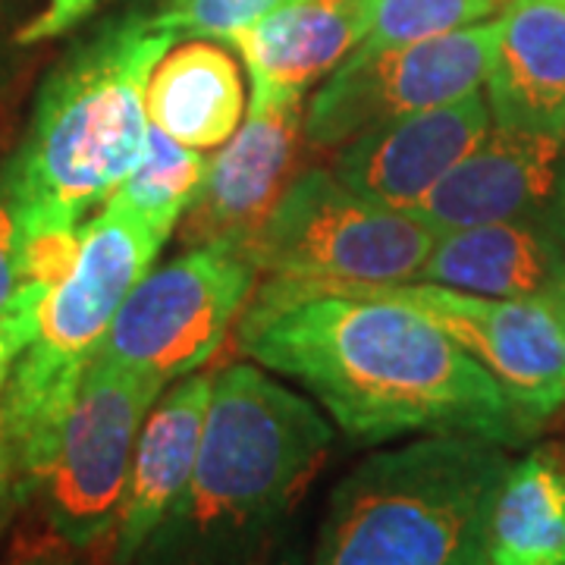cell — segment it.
<instances>
[{
	"label": "cell",
	"instance_id": "obj_14",
	"mask_svg": "<svg viewBox=\"0 0 565 565\" xmlns=\"http://www.w3.org/2000/svg\"><path fill=\"white\" fill-rule=\"evenodd\" d=\"M214 381L217 374H189L163 393L161 403L151 405L136 440L120 515L110 534L114 565L136 563L141 546L151 541L189 484L202 449Z\"/></svg>",
	"mask_w": 565,
	"mask_h": 565
},
{
	"label": "cell",
	"instance_id": "obj_17",
	"mask_svg": "<svg viewBox=\"0 0 565 565\" xmlns=\"http://www.w3.org/2000/svg\"><path fill=\"white\" fill-rule=\"evenodd\" d=\"M148 122L189 148H217L243 120L245 88L236 61L207 41L163 57L145 92Z\"/></svg>",
	"mask_w": 565,
	"mask_h": 565
},
{
	"label": "cell",
	"instance_id": "obj_4",
	"mask_svg": "<svg viewBox=\"0 0 565 565\" xmlns=\"http://www.w3.org/2000/svg\"><path fill=\"white\" fill-rule=\"evenodd\" d=\"M509 456L462 434L374 452L333 487L311 565H487Z\"/></svg>",
	"mask_w": 565,
	"mask_h": 565
},
{
	"label": "cell",
	"instance_id": "obj_26",
	"mask_svg": "<svg viewBox=\"0 0 565 565\" xmlns=\"http://www.w3.org/2000/svg\"><path fill=\"white\" fill-rule=\"evenodd\" d=\"M20 503V478H17V462L7 440L0 437V531L10 519V509Z\"/></svg>",
	"mask_w": 565,
	"mask_h": 565
},
{
	"label": "cell",
	"instance_id": "obj_19",
	"mask_svg": "<svg viewBox=\"0 0 565 565\" xmlns=\"http://www.w3.org/2000/svg\"><path fill=\"white\" fill-rule=\"evenodd\" d=\"M207 163L211 161L199 148L180 145L158 126H151L145 158L120 182L107 204L129 211L132 217L151 223L163 233H173L202 192Z\"/></svg>",
	"mask_w": 565,
	"mask_h": 565
},
{
	"label": "cell",
	"instance_id": "obj_15",
	"mask_svg": "<svg viewBox=\"0 0 565 565\" xmlns=\"http://www.w3.org/2000/svg\"><path fill=\"white\" fill-rule=\"evenodd\" d=\"M497 126L527 132L565 129V0H509L487 73Z\"/></svg>",
	"mask_w": 565,
	"mask_h": 565
},
{
	"label": "cell",
	"instance_id": "obj_22",
	"mask_svg": "<svg viewBox=\"0 0 565 565\" xmlns=\"http://www.w3.org/2000/svg\"><path fill=\"white\" fill-rule=\"evenodd\" d=\"M82 248L79 226H39V230H25L22 239V289H39L51 292L57 289L70 270L76 267Z\"/></svg>",
	"mask_w": 565,
	"mask_h": 565
},
{
	"label": "cell",
	"instance_id": "obj_24",
	"mask_svg": "<svg viewBox=\"0 0 565 565\" xmlns=\"http://www.w3.org/2000/svg\"><path fill=\"white\" fill-rule=\"evenodd\" d=\"M47 296L39 289H20L17 302L0 315V393L10 381L20 355L39 333V311Z\"/></svg>",
	"mask_w": 565,
	"mask_h": 565
},
{
	"label": "cell",
	"instance_id": "obj_23",
	"mask_svg": "<svg viewBox=\"0 0 565 565\" xmlns=\"http://www.w3.org/2000/svg\"><path fill=\"white\" fill-rule=\"evenodd\" d=\"M22 239H25V217L17 180H13V163H0V315L17 302L22 289L20 258Z\"/></svg>",
	"mask_w": 565,
	"mask_h": 565
},
{
	"label": "cell",
	"instance_id": "obj_16",
	"mask_svg": "<svg viewBox=\"0 0 565 565\" xmlns=\"http://www.w3.org/2000/svg\"><path fill=\"white\" fill-rule=\"evenodd\" d=\"M422 282L493 299H565V245L534 221H503L440 233Z\"/></svg>",
	"mask_w": 565,
	"mask_h": 565
},
{
	"label": "cell",
	"instance_id": "obj_11",
	"mask_svg": "<svg viewBox=\"0 0 565 565\" xmlns=\"http://www.w3.org/2000/svg\"><path fill=\"white\" fill-rule=\"evenodd\" d=\"M493 126L487 95L471 92L403 120L377 126L340 148L333 173L364 199L415 214L449 170L484 141Z\"/></svg>",
	"mask_w": 565,
	"mask_h": 565
},
{
	"label": "cell",
	"instance_id": "obj_5",
	"mask_svg": "<svg viewBox=\"0 0 565 565\" xmlns=\"http://www.w3.org/2000/svg\"><path fill=\"white\" fill-rule=\"evenodd\" d=\"M437 233L415 214L352 192L330 170H305L245 243V255L274 280L267 292L330 286L415 282Z\"/></svg>",
	"mask_w": 565,
	"mask_h": 565
},
{
	"label": "cell",
	"instance_id": "obj_25",
	"mask_svg": "<svg viewBox=\"0 0 565 565\" xmlns=\"http://www.w3.org/2000/svg\"><path fill=\"white\" fill-rule=\"evenodd\" d=\"M98 0H51L47 10L35 17L32 22H25L20 32H17V41L20 47L25 44H39V41L54 39V35H63L70 32L76 22H82L92 10H95Z\"/></svg>",
	"mask_w": 565,
	"mask_h": 565
},
{
	"label": "cell",
	"instance_id": "obj_12",
	"mask_svg": "<svg viewBox=\"0 0 565 565\" xmlns=\"http://www.w3.org/2000/svg\"><path fill=\"white\" fill-rule=\"evenodd\" d=\"M302 117V102L248 107V122L207 163L202 192L182 217V243L245 248L296 180Z\"/></svg>",
	"mask_w": 565,
	"mask_h": 565
},
{
	"label": "cell",
	"instance_id": "obj_21",
	"mask_svg": "<svg viewBox=\"0 0 565 565\" xmlns=\"http://www.w3.org/2000/svg\"><path fill=\"white\" fill-rule=\"evenodd\" d=\"M289 0H167L151 22L173 39H230Z\"/></svg>",
	"mask_w": 565,
	"mask_h": 565
},
{
	"label": "cell",
	"instance_id": "obj_13",
	"mask_svg": "<svg viewBox=\"0 0 565 565\" xmlns=\"http://www.w3.org/2000/svg\"><path fill=\"white\" fill-rule=\"evenodd\" d=\"M371 25V0H289L264 20L233 32L252 79V104H296L359 47Z\"/></svg>",
	"mask_w": 565,
	"mask_h": 565
},
{
	"label": "cell",
	"instance_id": "obj_7",
	"mask_svg": "<svg viewBox=\"0 0 565 565\" xmlns=\"http://www.w3.org/2000/svg\"><path fill=\"white\" fill-rule=\"evenodd\" d=\"M161 393L148 374L98 359L88 364L32 493L66 546L88 550L114 534L141 424Z\"/></svg>",
	"mask_w": 565,
	"mask_h": 565
},
{
	"label": "cell",
	"instance_id": "obj_6",
	"mask_svg": "<svg viewBox=\"0 0 565 565\" xmlns=\"http://www.w3.org/2000/svg\"><path fill=\"white\" fill-rule=\"evenodd\" d=\"M258 267L236 245H195L148 270L110 323L95 359L163 386L214 359L255 286Z\"/></svg>",
	"mask_w": 565,
	"mask_h": 565
},
{
	"label": "cell",
	"instance_id": "obj_18",
	"mask_svg": "<svg viewBox=\"0 0 565 565\" xmlns=\"http://www.w3.org/2000/svg\"><path fill=\"white\" fill-rule=\"evenodd\" d=\"M487 565H565V456L541 446L509 462L487 525Z\"/></svg>",
	"mask_w": 565,
	"mask_h": 565
},
{
	"label": "cell",
	"instance_id": "obj_8",
	"mask_svg": "<svg viewBox=\"0 0 565 565\" xmlns=\"http://www.w3.org/2000/svg\"><path fill=\"white\" fill-rule=\"evenodd\" d=\"M497 39L500 17L403 47H355L308 104L305 141L311 148H343L377 126L478 92L490 73Z\"/></svg>",
	"mask_w": 565,
	"mask_h": 565
},
{
	"label": "cell",
	"instance_id": "obj_9",
	"mask_svg": "<svg viewBox=\"0 0 565 565\" xmlns=\"http://www.w3.org/2000/svg\"><path fill=\"white\" fill-rule=\"evenodd\" d=\"M330 289L415 308L484 364L534 427L550 422L565 405V299H493L422 280ZM255 299L274 302L289 296L262 289Z\"/></svg>",
	"mask_w": 565,
	"mask_h": 565
},
{
	"label": "cell",
	"instance_id": "obj_27",
	"mask_svg": "<svg viewBox=\"0 0 565 565\" xmlns=\"http://www.w3.org/2000/svg\"><path fill=\"white\" fill-rule=\"evenodd\" d=\"M7 110H10V102H7V82L0 79V120H3Z\"/></svg>",
	"mask_w": 565,
	"mask_h": 565
},
{
	"label": "cell",
	"instance_id": "obj_2",
	"mask_svg": "<svg viewBox=\"0 0 565 565\" xmlns=\"http://www.w3.org/2000/svg\"><path fill=\"white\" fill-rule=\"evenodd\" d=\"M333 427L255 364L217 374L199 462L132 565H245L299 503Z\"/></svg>",
	"mask_w": 565,
	"mask_h": 565
},
{
	"label": "cell",
	"instance_id": "obj_3",
	"mask_svg": "<svg viewBox=\"0 0 565 565\" xmlns=\"http://www.w3.org/2000/svg\"><path fill=\"white\" fill-rule=\"evenodd\" d=\"M170 32L151 17L104 25L44 79L13 163L25 230L79 226L139 167L148 148L145 92Z\"/></svg>",
	"mask_w": 565,
	"mask_h": 565
},
{
	"label": "cell",
	"instance_id": "obj_10",
	"mask_svg": "<svg viewBox=\"0 0 565 565\" xmlns=\"http://www.w3.org/2000/svg\"><path fill=\"white\" fill-rule=\"evenodd\" d=\"M437 236L462 226L534 221L559 239L565 223V129L490 126L484 141L415 207Z\"/></svg>",
	"mask_w": 565,
	"mask_h": 565
},
{
	"label": "cell",
	"instance_id": "obj_20",
	"mask_svg": "<svg viewBox=\"0 0 565 565\" xmlns=\"http://www.w3.org/2000/svg\"><path fill=\"white\" fill-rule=\"evenodd\" d=\"M509 0H371L362 51H386L490 20Z\"/></svg>",
	"mask_w": 565,
	"mask_h": 565
},
{
	"label": "cell",
	"instance_id": "obj_1",
	"mask_svg": "<svg viewBox=\"0 0 565 565\" xmlns=\"http://www.w3.org/2000/svg\"><path fill=\"white\" fill-rule=\"evenodd\" d=\"M239 349L302 384L355 444L462 434L515 449L541 430L484 364L403 302L340 289L255 299Z\"/></svg>",
	"mask_w": 565,
	"mask_h": 565
}]
</instances>
